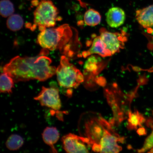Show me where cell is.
<instances>
[{
	"instance_id": "8",
	"label": "cell",
	"mask_w": 153,
	"mask_h": 153,
	"mask_svg": "<svg viewBox=\"0 0 153 153\" xmlns=\"http://www.w3.org/2000/svg\"><path fill=\"white\" fill-rule=\"evenodd\" d=\"M100 36L106 49L112 55L119 52L124 46L122 36L119 33L102 30Z\"/></svg>"
},
{
	"instance_id": "15",
	"label": "cell",
	"mask_w": 153,
	"mask_h": 153,
	"mask_svg": "<svg viewBox=\"0 0 153 153\" xmlns=\"http://www.w3.org/2000/svg\"><path fill=\"white\" fill-rule=\"evenodd\" d=\"M145 121L144 117L137 111L133 113L129 112L128 128L130 129H137L138 127H141L142 124Z\"/></svg>"
},
{
	"instance_id": "18",
	"label": "cell",
	"mask_w": 153,
	"mask_h": 153,
	"mask_svg": "<svg viewBox=\"0 0 153 153\" xmlns=\"http://www.w3.org/2000/svg\"><path fill=\"white\" fill-rule=\"evenodd\" d=\"M14 5L10 0H1L0 4V12L1 16L7 18L13 15L14 12Z\"/></svg>"
},
{
	"instance_id": "7",
	"label": "cell",
	"mask_w": 153,
	"mask_h": 153,
	"mask_svg": "<svg viewBox=\"0 0 153 153\" xmlns=\"http://www.w3.org/2000/svg\"><path fill=\"white\" fill-rule=\"evenodd\" d=\"M34 99L39 101L42 106L48 107L54 111H58L62 107L59 90L56 87H43L41 92Z\"/></svg>"
},
{
	"instance_id": "19",
	"label": "cell",
	"mask_w": 153,
	"mask_h": 153,
	"mask_svg": "<svg viewBox=\"0 0 153 153\" xmlns=\"http://www.w3.org/2000/svg\"><path fill=\"white\" fill-rule=\"evenodd\" d=\"M153 148V131L145 140L142 148L138 150L139 153H143Z\"/></svg>"
},
{
	"instance_id": "12",
	"label": "cell",
	"mask_w": 153,
	"mask_h": 153,
	"mask_svg": "<svg viewBox=\"0 0 153 153\" xmlns=\"http://www.w3.org/2000/svg\"><path fill=\"white\" fill-rule=\"evenodd\" d=\"M42 136L44 142L50 147L51 152H57L54 145L58 141L60 134L56 128L54 127L46 128L42 134Z\"/></svg>"
},
{
	"instance_id": "2",
	"label": "cell",
	"mask_w": 153,
	"mask_h": 153,
	"mask_svg": "<svg viewBox=\"0 0 153 153\" xmlns=\"http://www.w3.org/2000/svg\"><path fill=\"white\" fill-rule=\"evenodd\" d=\"M73 33L71 27L64 24L56 28L46 29L40 32L37 41L43 48L59 50L66 56H71V44Z\"/></svg>"
},
{
	"instance_id": "3",
	"label": "cell",
	"mask_w": 153,
	"mask_h": 153,
	"mask_svg": "<svg viewBox=\"0 0 153 153\" xmlns=\"http://www.w3.org/2000/svg\"><path fill=\"white\" fill-rule=\"evenodd\" d=\"M58 9L53 2L50 0H43L38 5L34 13V24L30 28L34 30L37 27L40 31L46 29L53 27L57 21L60 20L58 16Z\"/></svg>"
},
{
	"instance_id": "22",
	"label": "cell",
	"mask_w": 153,
	"mask_h": 153,
	"mask_svg": "<svg viewBox=\"0 0 153 153\" xmlns=\"http://www.w3.org/2000/svg\"><path fill=\"white\" fill-rule=\"evenodd\" d=\"M148 152L153 153V148L150 149V151Z\"/></svg>"
},
{
	"instance_id": "20",
	"label": "cell",
	"mask_w": 153,
	"mask_h": 153,
	"mask_svg": "<svg viewBox=\"0 0 153 153\" xmlns=\"http://www.w3.org/2000/svg\"><path fill=\"white\" fill-rule=\"evenodd\" d=\"M96 57L94 56L90 57L85 64V69L89 71L94 72L97 69V64L98 62Z\"/></svg>"
},
{
	"instance_id": "5",
	"label": "cell",
	"mask_w": 153,
	"mask_h": 153,
	"mask_svg": "<svg viewBox=\"0 0 153 153\" xmlns=\"http://www.w3.org/2000/svg\"><path fill=\"white\" fill-rule=\"evenodd\" d=\"M111 128L108 122L101 117L90 118L85 122V137L90 141L94 152H99V143L107 132Z\"/></svg>"
},
{
	"instance_id": "16",
	"label": "cell",
	"mask_w": 153,
	"mask_h": 153,
	"mask_svg": "<svg viewBox=\"0 0 153 153\" xmlns=\"http://www.w3.org/2000/svg\"><path fill=\"white\" fill-rule=\"evenodd\" d=\"M24 24L23 19L20 15L13 14L9 17L7 20V28L13 31H16L22 29Z\"/></svg>"
},
{
	"instance_id": "10",
	"label": "cell",
	"mask_w": 153,
	"mask_h": 153,
	"mask_svg": "<svg viewBox=\"0 0 153 153\" xmlns=\"http://www.w3.org/2000/svg\"><path fill=\"white\" fill-rule=\"evenodd\" d=\"M135 17L137 22L143 28L152 27L153 26V4L137 10Z\"/></svg>"
},
{
	"instance_id": "4",
	"label": "cell",
	"mask_w": 153,
	"mask_h": 153,
	"mask_svg": "<svg viewBox=\"0 0 153 153\" xmlns=\"http://www.w3.org/2000/svg\"><path fill=\"white\" fill-rule=\"evenodd\" d=\"M56 74L59 85L65 88H76L84 81L81 71L70 63L68 57L64 55L61 57Z\"/></svg>"
},
{
	"instance_id": "14",
	"label": "cell",
	"mask_w": 153,
	"mask_h": 153,
	"mask_svg": "<svg viewBox=\"0 0 153 153\" xmlns=\"http://www.w3.org/2000/svg\"><path fill=\"white\" fill-rule=\"evenodd\" d=\"M84 22L87 26H95L101 22V16L98 11L90 9L85 13L84 17Z\"/></svg>"
},
{
	"instance_id": "1",
	"label": "cell",
	"mask_w": 153,
	"mask_h": 153,
	"mask_svg": "<svg viewBox=\"0 0 153 153\" xmlns=\"http://www.w3.org/2000/svg\"><path fill=\"white\" fill-rule=\"evenodd\" d=\"M48 53V50L44 48L35 57H15L3 67V71L11 76L15 82L35 79L45 81L55 75L57 69L51 65L52 61L46 56Z\"/></svg>"
},
{
	"instance_id": "9",
	"label": "cell",
	"mask_w": 153,
	"mask_h": 153,
	"mask_svg": "<svg viewBox=\"0 0 153 153\" xmlns=\"http://www.w3.org/2000/svg\"><path fill=\"white\" fill-rule=\"evenodd\" d=\"M126 14L123 9L118 7H111L106 15L107 24L110 27L116 28L123 25L126 20Z\"/></svg>"
},
{
	"instance_id": "13",
	"label": "cell",
	"mask_w": 153,
	"mask_h": 153,
	"mask_svg": "<svg viewBox=\"0 0 153 153\" xmlns=\"http://www.w3.org/2000/svg\"><path fill=\"white\" fill-rule=\"evenodd\" d=\"M14 81L11 76L6 72L3 71L0 78V91L1 93H7L10 94L12 93L14 88Z\"/></svg>"
},
{
	"instance_id": "21",
	"label": "cell",
	"mask_w": 153,
	"mask_h": 153,
	"mask_svg": "<svg viewBox=\"0 0 153 153\" xmlns=\"http://www.w3.org/2000/svg\"><path fill=\"white\" fill-rule=\"evenodd\" d=\"M137 133L140 135H146L147 134L146 130L144 128H140L137 130Z\"/></svg>"
},
{
	"instance_id": "17",
	"label": "cell",
	"mask_w": 153,
	"mask_h": 153,
	"mask_svg": "<svg viewBox=\"0 0 153 153\" xmlns=\"http://www.w3.org/2000/svg\"><path fill=\"white\" fill-rule=\"evenodd\" d=\"M24 143L22 137L16 134H13L7 139L6 146L10 151H16L20 149Z\"/></svg>"
},
{
	"instance_id": "6",
	"label": "cell",
	"mask_w": 153,
	"mask_h": 153,
	"mask_svg": "<svg viewBox=\"0 0 153 153\" xmlns=\"http://www.w3.org/2000/svg\"><path fill=\"white\" fill-rule=\"evenodd\" d=\"M61 140L63 148L67 153H89V149L91 148L90 141L87 137L74 134L64 136Z\"/></svg>"
},
{
	"instance_id": "11",
	"label": "cell",
	"mask_w": 153,
	"mask_h": 153,
	"mask_svg": "<svg viewBox=\"0 0 153 153\" xmlns=\"http://www.w3.org/2000/svg\"><path fill=\"white\" fill-rule=\"evenodd\" d=\"M93 54H97L103 57L112 55L106 49L100 36H97L94 38L91 47L88 51L83 52V56L84 57H86Z\"/></svg>"
}]
</instances>
